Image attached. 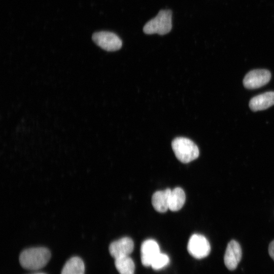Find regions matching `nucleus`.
I'll use <instances>...</instances> for the list:
<instances>
[{
    "label": "nucleus",
    "instance_id": "nucleus-15",
    "mask_svg": "<svg viewBox=\"0 0 274 274\" xmlns=\"http://www.w3.org/2000/svg\"><path fill=\"white\" fill-rule=\"evenodd\" d=\"M169 262L168 256L165 254L160 253L154 259L151 266L154 270H159L166 266Z\"/></svg>",
    "mask_w": 274,
    "mask_h": 274
},
{
    "label": "nucleus",
    "instance_id": "nucleus-16",
    "mask_svg": "<svg viewBox=\"0 0 274 274\" xmlns=\"http://www.w3.org/2000/svg\"><path fill=\"white\" fill-rule=\"evenodd\" d=\"M268 253L271 258L274 261V240H273L269 245Z\"/></svg>",
    "mask_w": 274,
    "mask_h": 274
},
{
    "label": "nucleus",
    "instance_id": "nucleus-10",
    "mask_svg": "<svg viewBox=\"0 0 274 274\" xmlns=\"http://www.w3.org/2000/svg\"><path fill=\"white\" fill-rule=\"evenodd\" d=\"M274 105V92L268 91L251 99L249 107L253 111L265 110Z\"/></svg>",
    "mask_w": 274,
    "mask_h": 274
},
{
    "label": "nucleus",
    "instance_id": "nucleus-7",
    "mask_svg": "<svg viewBox=\"0 0 274 274\" xmlns=\"http://www.w3.org/2000/svg\"><path fill=\"white\" fill-rule=\"evenodd\" d=\"M134 244L128 237H124L112 242L109 250L111 255L115 259L129 256L133 251Z\"/></svg>",
    "mask_w": 274,
    "mask_h": 274
},
{
    "label": "nucleus",
    "instance_id": "nucleus-12",
    "mask_svg": "<svg viewBox=\"0 0 274 274\" xmlns=\"http://www.w3.org/2000/svg\"><path fill=\"white\" fill-rule=\"evenodd\" d=\"M85 266L83 260L79 257H73L63 266L61 274H84Z\"/></svg>",
    "mask_w": 274,
    "mask_h": 274
},
{
    "label": "nucleus",
    "instance_id": "nucleus-1",
    "mask_svg": "<svg viewBox=\"0 0 274 274\" xmlns=\"http://www.w3.org/2000/svg\"><path fill=\"white\" fill-rule=\"evenodd\" d=\"M50 251L44 247L26 249L20 254L21 266L29 270H38L44 267L51 258Z\"/></svg>",
    "mask_w": 274,
    "mask_h": 274
},
{
    "label": "nucleus",
    "instance_id": "nucleus-17",
    "mask_svg": "<svg viewBox=\"0 0 274 274\" xmlns=\"http://www.w3.org/2000/svg\"><path fill=\"white\" fill-rule=\"evenodd\" d=\"M35 274H44V273H35Z\"/></svg>",
    "mask_w": 274,
    "mask_h": 274
},
{
    "label": "nucleus",
    "instance_id": "nucleus-6",
    "mask_svg": "<svg viewBox=\"0 0 274 274\" xmlns=\"http://www.w3.org/2000/svg\"><path fill=\"white\" fill-rule=\"evenodd\" d=\"M271 76L270 72L267 70H254L246 75L243 80V84L247 89H257L267 84Z\"/></svg>",
    "mask_w": 274,
    "mask_h": 274
},
{
    "label": "nucleus",
    "instance_id": "nucleus-13",
    "mask_svg": "<svg viewBox=\"0 0 274 274\" xmlns=\"http://www.w3.org/2000/svg\"><path fill=\"white\" fill-rule=\"evenodd\" d=\"M186 196L184 190L176 187L171 190L169 198V210L173 212L180 210L185 201Z\"/></svg>",
    "mask_w": 274,
    "mask_h": 274
},
{
    "label": "nucleus",
    "instance_id": "nucleus-8",
    "mask_svg": "<svg viewBox=\"0 0 274 274\" xmlns=\"http://www.w3.org/2000/svg\"><path fill=\"white\" fill-rule=\"evenodd\" d=\"M242 255L239 244L235 240L230 241L227 246L224 257L226 267L230 270L235 269L241 261Z\"/></svg>",
    "mask_w": 274,
    "mask_h": 274
},
{
    "label": "nucleus",
    "instance_id": "nucleus-9",
    "mask_svg": "<svg viewBox=\"0 0 274 274\" xmlns=\"http://www.w3.org/2000/svg\"><path fill=\"white\" fill-rule=\"evenodd\" d=\"M160 253L158 243L149 239L143 242L141 247V261L145 266H151L156 256Z\"/></svg>",
    "mask_w": 274,
    "mask_h": 274
},
{
    "label": "nucleus",
    "instance_id": "nucleus-5",
    "mask_svg": "<svg viewBox=\"0 0 274 274\" xmlns=\"http://www.w3.org/2000/svg\"><path fill=\"white\" fill-rule=\"evenodd\" d=\"M93 42L99 47L107 51H115L122 46L121 40L114 33L109 31H99L92 36Z\"/></svg>",
    "mask_w": 274,
    "mask_h": 274
},
{
    "label": "nucleus",
    "instance_id": "nucleus-4",
    "mask_svg": "<svg viewBox=\"0 0 274 274\" xmlns=\"http://www.w3.org/2000/svg\"><path fill=\"white\" fill-rule=\"evenodd\" d=\"M187 250L193 257L202 259L210 254L211 246L204 236L199 234H194L189 239Z\"/></svg>",
    "mask_w": 274,
    "mask_h": 274
},
{
    "label": "nucleus",
    "instance_id": "nucleus-11",
    "mask_svg": "<svg viewBox=\"0 0 274 274\" xmlns=\"http://www.w3.org/2000/svg\"><path fill=\"white\" fill-rule=\"evenodd\" d=\"M170 189L156 191L152 197V204L154 209L159 213H164L169 209Z\"/></svg>",
    "mask_w": 274,
    "mask_h": 274
},
{
    "label": "nucleus",
    "instance_id": "nucleus-2",
    "mask_svg": "<svg viewBox=\"0 0 274 274\" xmlns=\"http://www.w3.org/2000/svg\"><path fill=\"white\" fill-rule=\"evenodd\" d=\"M172 147L177 159L183 163H188L196 159L199 151L197 145L189 139L179 137L172 143Z\"/></svg>",
    "mask_w": 274,
    "mask_h": 274
},
{
    "label": "nucleus",
    "instance_id": "nucleus-3",
    "mask_svg": "<svg viewBox=\"0 0 274 274\" xmlns=\"http://www.w3.org/2000/svg\"><path fill=\"white\" fill-rule=\"evenodd\" d=\"M172 13L168 10H161L155 17L149 21L143 28L144 32L148 35L157 33L164 35L172 29Z\"/></svg>",
    "mask_w": 274,
    "mask_h": 274
},
{
    "label": "nucleus",
    "instance_id": "nucleus-14",
    "mask_svg": "<svg viewBox=\"0 0 274 274\" xmlns=\"http://www.w3.org/2000/svg\"><path fill=\"white\" fill-rule=\"evenodd\" d=\"M115 260V267L120 274H134V263L129 256Z\"/></svg>",
    "mask_w": 274,
    "mask_h": 274
}]
</instances>
